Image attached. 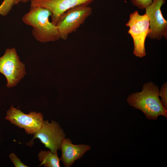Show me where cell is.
<instances>
[{
  "label": "cell",
  "mask_w": 167,
  "mask_h": 167,
  "mask_svg": "<svg viewBox=\"0 0 167 167\" xmlns=\"http://www.w3.org/2000/svg\"><path fill=\"white\" fill-rule=\"evenodd\" d=\"M159 88L152 82L144 84L142 90L130 95L127 102L131 106L139 109L149 120H156L160 116L167 118V109L159 97Z\"/></svg>",
  "instance_id": "obj_1"
},
{
  "label": "cell",
  "mask_w": 167,
  "mask_h": 167,
  "mask_svg": "<svg viewBox=\"0 0 167 167\" xmlns=\"http://www.w3.org/2000/svg\"><path fill=\"white\" fill-rule=\"evenodd\" d=\"M51 15L47 9L31 6L29 11L23 16L22 20L32 28V34L37 41L41 43L54 42L60 38L56 25L49 20Z\"/></svg>",
  "instance_id": "obj_2"
},
{
  "label": "cell",
  "mask_w": 167,
  "mask_h": 167,
  "mask_svg": "<svg viewBox=\"0 0 167 167\" xmlns=\"http://www.w3.org/2000/svg\"><path fill=\"white\" fill-rule=\"evenodd\" d=\"M126 25L129 28L128 32L133 39V54L140 58L145 56L146 55L145 41L150 31L148 16L145 14L140 15L135 11L130 14Z\"/></svg>",
  "instance_id": "obj_3"
},
{
  "label": "cell",
  "mask_w": 167,
  "mask_h": 167,
  "mask_svg": "<svg viewBox=\"0 0 167 167\" xmlns=\"http://www.w3.org/2000/svg\"><path fill=\"white\" fill-rule=\"evenodd\" d=\"M89 5H80L67 10L56 24L60 39L66 40L69 35L75 32L92 14Z\"/></svg>",
  "instance_id": "obj_4"
},
{
  "label": "cell",
  "mask_w": 167,
  "mask_h": 167,
  "mask_svg": "<svg viewBox=\"0 0 167 167\" xmlns=\"http://www.w3.org/2000/svg\"><path fill=\"white\" fill-rule=\"evenodd\" d=\"M0 73L6 79L8 88L16 85L26 75L24 65L20 60L15 48L6 49L0 57Z\"/></svg>",
  "instance_id": "obj_5"
},
{
  "label": "cell",
  "mask_w": 167,
  "mask_h": 167,
  "mask_svg": "<svg viewBox=\"0 0 167 167\" xmlns=\"http://www.w3.org/2000/svg\"><path fill=\"white\" fill-rule=\"evenodd\" d=\"M65 138V134L57 122L52 121L49 123L48 120H44L41 127L34 134L28 144L31 146L35 139H38L45 147L55 153L60 149L61 143Z\"/></svg>",
  "instance_id": "obj_6"
},
{
  "label": "cell",
  "mask_w": 167,
  "mask_h": 167,
  "mask_svg": "<svg viewBox=\"0 0 167 167\" xmlns=\"http://www.w3.org/2000/svg\"><path fill=\"white\" fill-rule=\"evenodd\" d=\"M166 0H153L146 8L145 14L149 22L150 32L147 37L151 40L167 39V21L164 17L161 8Z\"/></svg>",
  "instance_id": "obj_7"
},
{
  "label": "cell",
  "mask_w": 167,
  "mask_h": 167,
  "mask_svg": "<svg viewBox=\"0 0 167 167\" xmlns=\"http://www.w3.org/2000/svg\"><path fill=\"white\" fill-rule=\"evenodd\" d=\"M5 119L15 126L24 129L28 134L34 135L41 127L43 122L40 113L32 111L26 114L12 105L7 111Z\"/></svg>",
  "instance_id": "obj_8"
},
{
  "label": "cell",
  "mask_w": 167,
  "mask_h": 167,
  "mask_svg": "<svg viewBox=\"0 0 167 167\" xmlns=\"http://www.w3.org/2000/svg\"><path fill=\"white\" fill-rule=\"evenodd\" d=\"M94 0H31L30 6H38L49 10L51 13V22L55 25L67 10L80 5H89Z\"/></svg>",
  "instance_id": "obj_9"
},
{
  "label": "cell",
  "mask_w": 167,
  "mask_h": 167,
  "mask_svg": "<svg viewBox=\"0 0 167 167\" xmlns=\"http://www.w3.org/2000/svg\"><path fill=\"white\" fill-rule=\"evenodd\" d=\"M60 149L62 151L60 160L65 167H69L90 150L91 146L86 144H74L70 139L65 138L61 143Z\"/></svg>",
  "instance_id": "obj_10"
},
{
  "label": "cell",
  "mask_w": 167,
  "mask_h": 167,
  "mask_svg": "<svg viewBox=\"0 0 167 167\" xmlns=\"http://www.w3.org/2000/svg\"><path fill=\"white\" fill-rule=\"evenodd\" d=\"M38 159L41 164L45 167H60V159L57 153H53L50 151H41L38 155Z\"/></svg>",
  "instance_id": "obj_11"
},
{
  "label": "cell",
  "mask_w": 167,
  "mask_h": 167,
  "mask_svg": "<svg viewBox=\"0 0 167 167\" xmlns=\"http://www.w3.org/2000/svg\"><path fill=\"white\" fill-rule=\"evenodd\" d=\"M14 5V0H4L0 5V15H6L11 11Z\"/></svg>",
  "instance_id": "obj_12"
},
{
  "label": "cell",
  "mask_w": 167,
  "mask_h": 167,
  "mask_svg": "<svg viewBox=\"0 0 167 167\" xmlns=\"http://www.w3.org/2000/svg\"><path fill=\"white\" fill-rule=\"evenodd\" d=\"M131 4L140 10L145 9L150 5L153 0H130Z\"/></svg>",
  "instance_id": "obj_13"
},
{
  "label": "cell",
  "mask_w": 167,
  "mask_h": 167,
  "mask_svg": "<svg viewBox=\"0 0 167 167\" xmlns=\"http://www.w3.org/2000/svg\"><path fill=\"white\" fill-rule=\"evenodd\" d=\"M159 96L161 98V102L167 109V84L166 82L162 84L159 91Z\"/></svg>",
  "instance_id": "obj_14"
},
{
  "label": "cell",
  "mask_w": 167,
  "mask_h": 167,
  "mask_svg": "<svg viewBox=\"0 0 167 167\" xmlns=\"http://www.w3.org/2000/svg\"><path fill=\"white\" fill-rule=\"evenodd\" d=\"M9 157L15 167H28L21 162L15 154L11 153L9 155Z\"/></svg>",
  "instance_id": "obj_15"
},
{
  "label": "cell",
  "mask_w": 167,
  "mask_h": 167,
  "mask_svg": "<svg viewBox=\"0 0 167 167\" xmlns=\"http://www.w3.org/2000/svg\"><path fill=\"white\" fill-rule=\"evenodd\" d=\"M31 0H14L15 4H19L20 2H26Z\"/></svg>",
  "instance_id": "obj_16"
},
{
  "label": "cell",
  "mask_w": 167,
  "mask_h": 167,
  "mask_svg": "<svg viewBox=\"0 0 167 167\" xmlns=\"http://www.w3.org/2000/svg\"><path fill=\"white\" fill-rule=\"evenodd\" d=\"M0 142H1V140H0Z\"/></svg>",
  "instance_id": "obj_17"
}]
</instances>
